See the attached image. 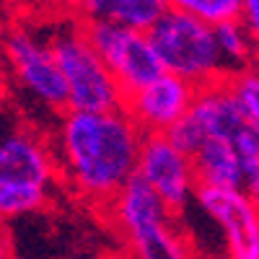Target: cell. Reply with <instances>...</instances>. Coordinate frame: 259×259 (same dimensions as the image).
Wrapping results in <instances>:
<instances>
[{"instance_id":"obj_2","label":"cell","mask_w":259,"mask_h":259,"mask_svg":"<svg viewBox=\"0 0 259 259\" xmlns=\"http://www.w3.org/2000/svg\"><path fill=\"white\" fill-rule=\"evenodd\" d=\"M130 259H197L177 215L140 177H135L106 207Z\"/></svg>"},{"instance_id":"obj_4","label":"cell","mask_w":259,"mask_h":259,"mask_svg":"<svg viewBox=\"0 0 259 259\" xmlns=\"http://www.w3.org/2000/svg\"><path fill=\"white\" fill-rule=\"evenodd\" d=\"M57 65L68 85L70 112H119L124 109V91L106 68L101 55L94 50L85 34L83 18H65L50 34Z\"/></svg>"},{"instance_id":"obj_12","label":"cell","mask_w":259,"mask_h":259,"mask_svg":"<svg viewBox=\"0 0 259 259\" xmlns=\"http://www.w3.org/2000/svg\"><path fill=\"white\" fill-rule=\"evenodd\" d=\"M200 187L207 189H244L246 168L241 163L239 150L228 140L207 138L202 148L192 156Z\"/></svg>"},{"instance_id":"obj_9","label":"cell","mask_w":259,"mask_h":259,"mask_svg":"<svg viewBox=\"0 0 259 259\" xmlns=\"http://www.w3.org/2000/svg\"><path fill=\"white\" fill-rule=\"evenodd\" d=\"M197 205L223 236V259H259V210L244 189L200 187Z\"/></svg>"},{"instance_id":"obj_5","label":"cell","mask_w":259,"mask_h":259,"mask_svg":"<svg viewBox=\"0 0 259 259\" xmlns=\"http://www.w3.org/2000/svg\"><path fill=\"white\" fill-rule=\"evenodd\" d=\"M148 36L161 57L163 70L184 78L194 89L228 80L215 29L205 26L200 18L182 11L177 3H168V11Z\"/></svg>"},{"instance_id":"obj_6","label":"cell","mask_w":259,"mask_h":259,"mask_svg":"<svg viewBox=\"0 0 259 259\" xmlns=\"http://www.w3.org/2000/svg\"><path fill=\"white\" fill-rule=\"evenodd\" d=\"M6 62L11 80L21 94L47 112H68V85L57 65L50 36H41L26 24H13L6 31Z\"/></svg>"},{"instance_id":"obj_8","label":"cell","mask_w":259,"mask_h":259,"mask_svg":"<svg viewBox=\"0 0 259 259\" xmlns=\"http://www.w3.org/2000/svg\"><path fill=\"white\" fill-rule=\"evenodd\" d=\"M138 177L158 194L177 218L187 212L192 202H197L200 179L194 171V161L166 135H145Z\"/></svg>"},{"instance_id":"obj_17","label":"cell","mask_w":259,"mask_h":259,"mask_svg":"<svg viewBox=\"0 0 259 259\" xmlns=\"http://www.w3.org/2000/svg\"><path fill=\"white\" fill-rule=\"evenodd\" d=\"M171 143H174L179 150H184L187 156H194L197 150L202 148V143H205V135H202V130L194 124L192 119H189V114H187V119H182L171 133L166 135Z\"/></svg>"},{"instance_id":"obj_14","label":"cell","mask_w":259,"mask_h":259,"mask_svg":"<svg viewBox=\"0 0 259 259\" xmlns=\"http://www.w3.org/2000/svg\"><path fill=\"white\" fill-rule=\"evenodd\" d=\"M215 39H218V50H221L223 65L228 70V78L251 68L254 62H259L254 41L244 26V21H231L226 26H218L215 29Z\"/></svg>"},{"instance_id":"obj_16","label":"cell","mask_w":259,"mask_h":259,"mask_svg":"<svg viewBox=\"0 0 259 259\" xmlns=\"http://www.w3.org/2000/svg\"><path fill=\"white\" fill-rule=\"evenodd\" d=\"M228 83H231L236 99H239L244 114L249 117V122L259 127V62H254L251 68H246L241 73L231 75Z\"/></svg>"},{"instance_id":"obj_20","label":"cell","mask_w":259,"mask_h":259,"mask_svg":"<svg viewBox=\"0 0 259 259\" xmlns=\"http://www.w3.org/2000/svg\"><path fill=\"white\" fill-rule=\"evenodd\" d=\"M3 259H29V256H21V254H6Z\"/></svg>"},{"instance_id":"obj_1","label":"cell","mask_w":259,"mask_h":259,"mask_svg":"<svg viewBox=\"0 0 259 259\" xmlns=\"http://www.w3.org/2000/svg\"><path fill=\"white\" fill-rule=\"evenodd\" d=\"M143 130L124 109L119 112H65L57 122L55 156L60 177L83 200L99 207L138 177Z\"/></svg>"},{"instance_id":"obj_19","label":"cell","mask_w":259,"mask_h":259,"mask_svg":"<svg viewBox=\"0 0 259 259\" xmlns=\"http://www.w3.org/2000/svg\"><path fill=\"white\" fill-rule=\"evenodd\" d=\"M244 192H246V197L254 202V207L259 210V166H254V168H249V171H246Z\"/></svg>"},{"instance_id":"obj_13","label":"cell","mask_w":259,"mask_h":259,"mask_svg":"<svg viewBox=\"0 0 259 259\" xmlns=\"http://www.w3.org/2000/svg\"><path fill=\"white\" fill-rule=\"evenodd\" d=\"M166 11L168 3L163 0H89L78 8V16L150 34Z\"/></svg>"},{"instance_id":"obj_3","label":"cell","mask_w":259,"mask_h":259,"mask_svg":"<svg viewBox=\"0 0 259 259\" xmlns=\"http://www.w3.org/2000/svg\"><path fill=\"white\" fill-rule=\"evenodd\" d=\"M60 163L55 148L34 130L13 127L0 143V212L3 218H24L45 210Z\"/></svg>"},{"instance_id":"obj_18","label":"cell","mask_w":259,"mask_h":259,"mask_svg":"<svg viewBox=\"0 0 259 259\" xmlns=\"http://www.w3.org/2000/svg\"><path fill=\"white\" fill-rule=\"evenodd\" d=\"M244 26L254 41V50H256V60H259V0H244Z\"/></svg>"},{"instance_id":"obj_7","label":"cell","mask_w":259,"mask_h":259,"mask_svg":"<svg viewBox=\"0 0 259 259\" xmlns=\"http://www.w3.org/2000/svg\"><path fill=\"white\" fill-rule=\"evenodd\" d=\"M83 26L94 50L101 55L106 68L122 85L124 96H133L135 91L145 89L148 83L158 80L166 73L148 34L91 18H83Z\"/></svg>"},{"instance_id":"obj_10","label":"cell","mask_w":259,"mask_h":259,"mask_svg":"<svg viewBox=\"0 0 259 259\" xmlns=\"http://www.w3.org/2000/svg\"><path fill=\"white\" fill-rule=\"evenodd\" d=\"M197 89L184 78L163 73L158 80L127 96L124 112L143 130V135H168L192 112Z\"/></svg>"},{"instance_id":"obj_15","label":"cell","mask_w":259,"mask_h":259,"mask_svg":"<svg viewBox=\"0 0 259 259\" xmlns=\"http://www.w3.org/2000/svg\"><path fill=\"white\" fill-rule=\"evenodd\" d=\"M177 6L194 18H200L210 29L241 21L244 16V0H177Z\"/></svg>"},{"instance_id":"obj_11","label":"cell","mask_w":259,"mask_h":259,"mask_svg":"<svg viewBox=\"0 0 259 259\" xmlns=\"http://www.w3.org/2000/svg\"><path fill=\"white\" fill-rule=\"evenodd\" d=\"M189 119L202 130L205 140L218 138V140H228V143H233L236 135L249 124V117L244 114L228 80H218V83L197 89Z\"/></svg>"}]
</instances>
